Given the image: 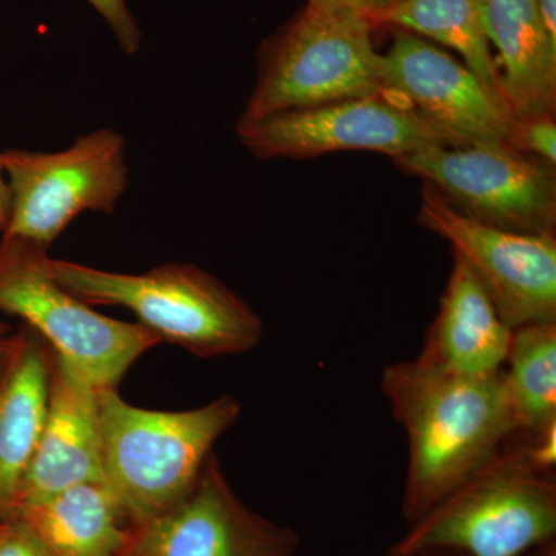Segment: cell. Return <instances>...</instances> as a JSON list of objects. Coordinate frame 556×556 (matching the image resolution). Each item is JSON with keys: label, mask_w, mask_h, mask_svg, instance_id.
Here are the masks:
<instances>
[{"label": "cell", "mask_w": 556, "mask_h": 556, "mask_svg": "<svg viewBox=\"0 0 556 556\" xmlns=\"http://www.w3.org/2000/svg\"><path fill=\"white\" fill-rule=\"evenodd\" d=\"M380 391L408 439L401 503L408 526L514 438L503 371L463 376L416 357L383 368Z\"/></svg>", "instance_id": "6da1fadb"}, {"label": "cell", "mask_w": 556, "mask_h": 556, "mask_svg": "<svg viewBox=\"0 0 556 556\" xmlns=\"http://www.w3.org/2000/svg\"><path fill=\"white\" fill-rule=\"evenodd\" d=\"M555 538V470L525 439L510 438L485 466L409 525L387 554L521 556Z\"/></svg>", "instance_id": "7a4b0ae2"}, {"label": "cell", "mask_w": 556, "mask_h": 556, "mask_svg": "<svg viewBox=\"0 0 556 556\" xmlns=\"http://www.w3.org/2000/svg\"><path fill=\"white\" fill-rule=\"evenodd\" d=\"M240 413L229 394L195 409L155 412L124 401L116 388L100 391L104 482L135 529L189 495Z\"/></svg>", "instance_id": "3957f363"}, {"label": "cell", "mask_w": 556, "mask_h": 556, "mask_svg": "<svg viewBox=\"0 0 556 556\" xmlns=\"http://www.w3.org/2000/svg\"><path fill=\"white\" fill-rule=\"evenodd\" d=\"M54 280L89 305L123 306L160 342L195 356H237L258 345L263 320L249 303L217 277L185 263L144 274L110 273L47 260Z\"/></svg>", "instance_id": "277c9868"}, {"label": "cell", "mask_w": 556, "mask_h": 556, "mask_svg": "<svg viewBox=\"0 0 556 556\" xmlns=\"http://www.w3.org/2000/svg\"><path fill=\"white\" fill-rule=\"evenodd\" d=\"M372 27L361 11L308 3L263 49L257 84L240 123L383 93Z\"/></svg>", "instance_id": "5b68a950"}, {"label": "cell", "mask_w": 556, "mask_h": 556, "mask_svg": "<svg viewBox=\"0 0 556 556\" xmlns=\"http://www.w3.org/2000/svg\"><path fill=\"white\" fill-rule=\"evenodd\" d=\"M47 251L20 240L0 243V309L27 321L53 356L97 388H116L160 339L139 324L115 320L61 287Z\"/></svg>", "instance_id": "8992f818"}, {"label": "cell", "mask_w": 556, "mask_h": 556, "mask_svg": "<svg viewBox=\"0 0 556 556\" xmlns=\"http://www.w3.org/2000/svg\"><path fill=\"white\" fill-rule=\"evenodd\" d=\"M10 189V218L3 239L49 251L84 212L115 214L129 188L126 141L100 129L76 138L61 152H3Z\"/></svg>", "instance_id": "52a82bcc"}, {"label": "cell", "mask_w": 556, "mask_h": 556, "mask_svg": "<svg viewBox=\"0 0 556 556\" xmlns=\"http://www.w3.org/2000/svg\"><path fill=\"white\" fill-rule=\"evenodd\" d=\"M393 161L468 218L511 232H555V166L508 144L437 146Z\"/></svg>", "instance_id": "ba28073f"}, {"label": "cell", "mask_w": 556, "mask_h": 556, "mask_svg": "<svg viewBox=\"0 0 556 556\" xmlns=\"http://www.w3.org/2000/svg\"><path fill=\"white\" fill-rule=\"evenodd\" d=\"M417 223L447 240L511 329L556 324L555 232L519 233L466 217L424 182Z\"/></svg>", "instance_id": "9c48e42d"}, {"label": "cell", "mask_w": 556, "mask_h": 556, "mask_svg": "<svg viewBox=\"0 0 556 556\" xmlns=\"http://www.w3.org/2000/svg\"><path fill=\"white\" fill-rule=\"evenodd\" d=\"M237 134L241 144L262 160H306L343 150H369L396 160L445 146L407 104L390 93L239 121Z\"/></svg>", "instance_id": "30bf717a"}, {"label": "cell", "mask_w": 556, "mask_h": 556, "mask_svg": "<svg viewBox=\"0 0 556 556\" xmlns=\"http://www.w3.org/2000/svg\"><path fill=\"white\" fill-rule=\"evenodd\" d=\"M383 93L407 104L447 148L508 144L514 116L464 62L399 30L380 54Z\"/></svg>", "instance_id": "8fae6325"}, {"label": "cell", "mask_w": 556, "mask_h": 556, "mask_svg": "<svg viewBox=\"0 0 556 556\" xmlns=\"http://www.w3.org/2000/svg\"><path fill=\"white\" fill-rule=\"evenodd\" d=\"M299 546L295 530L236 495L212 455L185 500L134 530L124 556H294Z\"/></svg>", "instance_id": "7c38bea8"}, {"label": "cell", "mask_w": 556, "mask_h": 556, "mask_svg": "<svg viewBox=\"0 0 556 556\" xmlns=\"http://www.w3.org/2000/svg\"><path fill=\"white\" fill-rule=\"evenodd\" d=\"M87 482H104L100 390L53 356L46 424L17 511Z\"/></svg>", "instance_id": "4fadbf2b"}, {"label": "cell", "mask_w": 556, "mask_h": 556, "mask_svg": "<svg viewBox=\"0 0 556 556\" xmlns=\"http://www.w3.org/2000/svg\"><path fill=\"white\" fill-rule=\"evenodd\" d=\"M511 332L473 270L453 254L438 316L417 357L456 375H495L506 365Z\"/></svg>", "instance_id": "5bb4252c"}, {"label": "cell", "mask_w": 556, "mask_h": 556, "mask_svg": "<svg viewBox=\"0 0 556 556\" xmlns=\"http://www.w3.org/2000/svg\"><path fill=\"white\" fill-rule=\"evenodd\" d=\"M481 13L514 119L555 113L556 42L548 38L535 0H481Z\"/></svg>", "instance_id": "9a60e30c"}, {"label": "cell", "mask_w": 556, "mask_h": 556, "mask_svg": "<svg viewBox=\"0 0 556 556\" xmlns=\"http://www.w3.org/2000/svg\"><path fill=\"white\" fill-rule=\"evenodd\" d=\"M51 361L36 340H21L0 379V521L16 518L46 424Z\"/></svg>", "instance_id": "2e32d148"}, {"label": "cell", "mask_w": 556, "mask_h": 556, "mask_svg": "<svg viewBox=\"0 0 556 556\" xmlns=\"http://www.w3.org/2000/svg\"><path fill=\"white\" fill-rule=\"evenodd\" d=\"M16 518L51 556H124L135 530L105 482L70 486L22 507Z\"/></svg>", "instance_id": "e0dca14e"}, {"label": "cell", "mask_w": 556, "mask_h": 556, "mask_svg": "<svg viewBox=\"0 0 556 556\" xmlns=\"http://www.w3.org/2000/svg\"><path fill=\"white\" fill-rule=\"evenodd\" d=\"M503 375L514 438L556 437V324L515 328Z\"/></svg>", "instance_id": "ac0fdd59"}, {"label": "cell", "mask_w": 556, "mask_h": 556, "mask_svg": "<svg viewBox=\"0 0 556 556\" xmlns=\"http://www.w3.org/2000/svg\"><path fill=\"white\" fill-rule=\"evenodd\" d=\"M379 24L455 50L486 89L506 104L496 60L482 27L481 0H401L376 17L375 25Z\"/></svg>", "instance_id": "d6986e66"}, {"label": "cell", "mask_w": 556, "mask_h": 556, "mask_svg": "<svg viewBox=\"0 0 556 556\" xmlns=\"http://www.w3.org/2000/svg\"><path fill=\"white\" fill-rule=\"evenodd\" d=\"M508 146L518 152L544 161L555 166L556 163V121L555 113L526 116L514 119Z\"/></svg>", "instance_id": "ffe728a7"}, {"label": "cell", "mask_w": 556, "mask_h": 556, "mask_svg": "<svg viewBox=\"0 0 556 556\" xmlns=\"http://www.w3.org/2000/svg\"><path fill=\"white\" fill-rule=\"evenodd\" d=\"M91 9L109 25L115 39L118 40L121 50L127 54H135L141 47V30L137 21L131 16L126 0H86Z\"/></svg>", "instance_id": "44dd1931"}, {"label": "cell", "mask_w": 556, "mask_h": 556, "mask_svg": "<svg viewBox=\"0 0 556 556\" xmlns=\"http://www.w3.org/2000/svg\"><path fill=\"white\" fill-rule=\"evenodd\" d=\"M0 556H51L42 541L21 519L0 529Z\"/></svg>", "instance_id": "7402d4cb"}, {"label": "cell", "mask_w": 556, "mask_h": 556, "mask_svg": "<svg viewBox=\"0 0 556 556\" xmlns=\"http://www.w3.org/2000/svg\"><path fill=\"white\" fill-rule=\"evenodd\" d=\"M309 5L329 7V9H348L361 11L371 20L376 0H308Z\"/></svg>", "instance_id": "603a6c76"}, {"label": "cell", "mask_w": 556, "mask_h": 556, "mask_svg": "<svg viewBox=\"0 0 556 556\" xmlns=\"http://www.w3.org/2000/svg\"><path fill=\"white\" fill-rule=\"evenodd\" d=\"M535 5L548 38L556 42V0H535Z\"/></svg>", "instance_id": "cb8c5ba5"}, {"label": "cell", "mask_w": 556, "mask_h": 556, "mask_svg": "<svg viewBox=\"0 0 556 556\" xmlns=\"http://www.w3.org/2000/svg\"><path fill=\"white\" fill-rule=\"evenodd\" d=\"M10 218V189L3 167V152L0 150V230L5 229Z\"/></svg>", "instance_id": "d4e9b609"}, {"label": "cell", "mask_w": 556, "mask_h": 556, "mask_svg": "<svg viewBox=\"0 0 556 556\" xmlns=\"http://www.w3.org/2000/svg\"><path fill=\"white\" fill-rule=\"evenodd\" d=\"M521 556H556V538L540 544V546L530 548L529 552Z\"/></svg>", "instance_id": "484cf974"}, {"label": "cell", "mask_w": 556, "mask_h": 556, "mask_svg": "<svg viewBox=\"0 0 556 556\" xmlns=\"http://www.w3.org/2000/svg\"><path fill=\"white\" fill-rule=\"evenodd\" d=\"M397 2H401V0H376L375 13H372L371 16L372 24H375V20L379 16V14H382L383 11L391 9V7L396 5Z\"/></svg>", "instance_id": "4316f807"}, {"label": "cell", "mask_w": 556, "mask_h": 556, "mask_svg": "<svg viewBox=\"0 0 556 556\" xmlns=\"http://www.w3.org/2000/svg\"><path fill=\"white\" fill-rule=\"evenodd\" d=\"M382 556H397V555L386 554ZM404 556H463V555L455 554V552L433 551V552H419V554L404 555Z\"/></svg>", "instance_id": "83f0119b"}, {"label": "cell", "mask_w": 556, "mask_h": 556, "mask_svg": "<svg viewBox=\"0 0 556 556\" xmlns=\"http://www.w3.org/2000/svg\"><path fill=\"white\" fill-rule=\"evenodd\" d=\"M3 331H5V328H3V325L0 324V338H2Z\"/></svg>", "instance_id": "f1b7e54d"}]
</instances>
